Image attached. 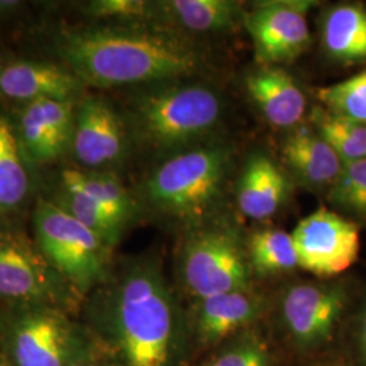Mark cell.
<instances>
[{
	"mask_svg": "<svg viewBox=\"0 0 366 366\" xmlns=\"http://www.w3.org/2000/svg\"><path fill=\"white\" fill-rule=\"evenodd\" d=\"M92 323L110 366H182L189 322L159 262L137 258L110 275L94 296Z\"/></svg>",
	"mask_w": 366,
	"mask_h": 366,
	"instance_id": "1",
	"label": "cell"
},
{
	"mask_svg": "<svg viewBox=\"0 0 366 366\" xmlns=\"http://www.w3.org/2000/svg\"><path fill=\"white\" fill-rule=\"evenodd\" d=\"M57 52L83 84L101 89L177 81L204 66L190 41L140 24L69 30L57 39Z\"/></svg>",
	"mask_w": 366,
	"mask_h": 366,
	"instance_id": "2",
	"label": "cell"
},
{
	"mask_svg": "<svg viewBox=\"0 0 366 366\" xmlns=\"http://www.w3.org/2000/svg\"><path fill=\"white\" fill-rule=\"evenodd\" d=\"M222 117V98L213 89L169 81L137 97L132 124L145 145L175 155L208 136Z\"/></svg>",
	"mask_w": 366,
	"mask_h": 366,
	"instance_id": "3",
	"label": "cell"
},
{
	"mask_svg": "<svg viewBox=\"0 0 366 366\" xmlns=\"http://www.w3.org/2000/svg\"><path fill=\"white\" fill-rule=\"evenodd\" d=\"M229 160V149L222 144L189 148L171 155L147 178L145 201L192 228L201 225L222 197Z\"/></svg>",
	"mask_w": 366,
	"mask_h": 366,
	"instance_id": "4",
	"label": "cell"
},
{
	"mask_svg": "<svg viewBox=\"0 0 366 366\" xmlns=\"http://www.w3.org/2000/svg\"><path fill=\"white\" fill-rule=\"evenodd\" d=\"M36 242L45 259L79 293L99 288L110 277L112 247L53 201L34 210Z\"/></svg>",
	"mask_w": 366,
	"mask_h": 366,
	"instance_id": "5",
	"label": "cell"
},
{
	"mask_svg": "<svg viewBox=\"0 0 366 366\" xmlns=\"http://www.w3.org/2000/svg\"><path fill=\"white\" fill-rule=\"evenodd\" d=\"M179 278L193 300L252 288L246 243L228 224L193 227L179 251Z\"/></svg>",
	"mask_w": 366,
	"mask_h": 366,
	"instance_id": "6",
	"label": "cell"
},
{
	"mask_svg": "<svg viewBox=\"0 0 366 366\" xmlns=\"http://www.w3.org/2000/svg\"><path fill=\"white\" fill-rule=\"evenodd\" d=\"M9 366H71L90 343L89 337L54 305H18L0 327Z\"/></svg>",
	"mask_w": 366,
	"mask_h": 366,
	"instance_id": "7",
	"label": "cell"
},
{
	"mask_svg": "<svg viewBox=\"0 0 366 366\" xmlns=\"http://www.w3.org/2000/svg\"><path fill=\"white\" fill-rule=\"evenodd\" d=\"M346 301V290L335 284L290 285L280 299L278 314L292 346L301 353L323 347L335 332Z\"/></svg>",
	"mask_w": 366,
	"mask_h": 366,
	"instance_id": "8",
	"label": "cell"
},
{
	"mask_svg": "<svg viewBox=\"0 0 366 366\" xmlns=\"http://www.w3.org/2000/svg\"><path fill=\"white\" fill-rule=\"evenodd\" d=\"M299 267L317 277L338 275L358 259L360 228L338 213L320 207L292 232Z\"/></svg>",
	"mask_w": 366,
	"mask_h": 366,
	"instance_id": "9",
	"label": "cell"
},
{
	"mask_svg": "<svg viewBox=\"0 0 366 366\" xmlns=\"http://www.w3.org/2000/svg\"><path fill=\"white\" fill-rule=\"evenodd\" d=\"M63 281L37 244L18 232L0 231V299L57 307Z\"/></svg>",
	"mask_w": 366,
	"mask_h": 366,
	"instance_id": "10",
	"label": "cell"
},
{
	"mask_svg": "<svg viewBox=\"0 0 366 366\" xmlns=\"http://www.w3.org/2000/svg\"><path fill=\"white\" fill-rule=\"evenodd\" d=\"M314 4L305 0L263 1L246 14L244 25L261 63L290 61L307 49L311 42L307 15Z\"/></svg>",
	"mask_w": 366,
	"mask_h": 366,
	"instance_id": "11",
	"label": "cell"
},
{
	"mask_svg": "<svg viewBox=\"0 0 366 366\" xmlns=\"http://www.w3.org/2000/svg\"><path fill=\"white\" fill-rule=\"evenodd\" d=\"M264 311L266 299L254 288L201 299L187 320L190 338L201 349L219 347L236 334L257 326Z\"/></svg>",
	"mask_w": 366,
	"mask_h": 366,
	"instance_id": "12",
	"label": "cell"
},
{
	"mask_svg": "<svg viewBox=\"0 0 366 366\" xmlns=\"http://www.w3.org/2000/svg\"><path fill=\"white\" fill-rule=\"evenodd\" d=\"M124 119L106 99L87 97L75 116L72 151L84 167L99 169L121 160L128 144Z\"/></svg>",
	"mask_w": 366,
	"mask_h": 366,
	"instance_id": "13",
	"label": "cell"
},
{
	"mask_svg": "<svg viewBox=\"0 0 366 366\" xmlns=\"http://www.w3.org/2000/svg\"><path fill=\"white\" fill-rule=\"evenodd\" d=\"M72 101L41 99L27 104L19 118L16 137L27 163H51L71 145L75 129Z\"/></svg>",
	"mask_w": 366,
	"mask_h": 366,
	"instance_id": "14",
	"label": "cell"
},
{
	"mask_svg": "<svg viewBox=\"0 0 366 366\" xmlns=\"http://www.w3.org/2000/svg\"><path fill=\"white\" fill-rule=\"evenodd\" d=\"M83 87L81 80L66 66L39 61H15L3 66L0 95L36 102L41 99L72 101Z\"/></svg>",
	"mask_w": 366,
	"mask_h": 366,
	"instance_id": "15",
	"label": "cell"
},
{
	"mask_svg": "<svg viewBox=\"0 0 366 366\" xmlns=\"http://www.w3.org/2000/svg\"><path fill=\"white\" fill-rule=\"evenodd\" d=\"M246 90L266 121L275 128H296L307 109L304 92L280 66H264L246 78Z\"/></svg>",
	"mask_w": 366,
	"mask_h": 366,
	"instance_id": "16",
	"label": "cell"
},
{
	"mask_svg": "<svg viewBox=\"0 0 366 366\" xmlns=\"http://www.w3.org/2000/svg\"><path fill=\"white\" fill-rule=\"evenodd\" d=\"M282 157L301 182L311 187L334 184L343 163L322 136L308 127H296L282 144Z\"/></svg>",
	"mask_w": 366,
	"mask_h": 366,
	"instance_id": "17",
	"label": "cell"
},
{
	"mask_svg": "<svg viewBox=\"0 0 366 366\" xmlns=\"http://www.w3.org/2000/svg\"><path fill=\"white\" fill-rule=\"evenodd\" d=\"M287 177L266 155L249 157L237 186V205L252 220L274 214L288 194Z\"/></svg>",
	"mask_w": 366,
	"mask_h": 366,
	"instance_id": "18",
	"label": "cell"
},
{
	"mask_svg": "<svg viewBox=\"0 0 366 366\" xmlns=\"http://www.w3.org/2000/svg\"><path fill=\"white\" fill-rule=\"evenodd\" d=\"M160 18L193 33H225L234 30L246 14L231 0L157 1Z\"/></svg>",
	"mask_w": 366,
	"mask_h": 366,
	"instance_id": "19",
	"label": "cell"
},
{
	"mask_svg": "<svg viewBox=\"0 0 366 366\" xmlns=\"http://www.w3.org/2000/svg\"><path fill=\"white\" fill-rule=\"evenodd\" d=\"M323 44L340 61L366 59V10L353 4L332 9L323 24Z\"/></svg>",
	"mask_w": 366,
	"mask_h": 366,
	"instance_id": "20",
	"label": "cell"
},
{
	"mask_svg": "<svg viewBox=\"0 0 366 366\" xmlns=\"http://www.w3.org/2000/svg\"><path fill=\"white\" fill-rule=\"evenodd\" d=\"M60 184L76 189L92 198L101 208L109 212L125 227L134 214L136 205L129 192L114 175L101 171L64 170Z\"/></svg>",
	"mask_w": 366,
	"mask_h": 366,
	"instance_id": "21",
	"label": "cell"
},
{
	"mask_svg": "<svg viewBox=\"0 0 366 366\" xmlns=\"http://www.w3.org/2000/svg\"><path fill=\"white\" fill-rule=\"evenodd\" d=\"M26 164L13 125L0 117V213L16 209L26 199Z\"/></svg>",
	"mask_w": 366,
	"mask_h": 366,
	"instance_id": "22",
	"label": "cell"
},
{
	"mask_svg": "<svg viewBox=\"0 0 366 366\" xmlns=\"http://www.w3.org/2000/svg\"><path fill=\"white\" fill-rule=\"evenodd\" d=\"M246 247L252 274H282L299 267L293 237L285 231L259 229L249 236Z\"/></svg>",
	"mask_w": 366,
	"mask_h": 366,
	"instance_id": "23",
	"label": "cell"
},
{
	"mask_svg": "<svg viewBox=\"0 0 366 366\" xmlns=\"http://www.w3.org/2000/svg\"><path fill=\"white\" fill-rule=\"evenodd\" d=\"M311 118L317 133L343 164L366 159V125L332 114L322 107H315Z\"/></svg>",
	"mask_w": 366,
	"mask_h": 366,
	"instance_id": "24",
	"label": "cell"
},
{
	"mask_svg": "<svg viewBox=\"0 0 366 366\" xmlns=\"http://www.w3.org/2000/svg\"><path fill=\"white\" fill-rule=\"evenodd\" d=\"M53 202H56L78 222L92 229L95 235L99 236L112 249L117 244L127 228L109 212L94 202L92 198L64 184H60V192Z\"/></svg>",
	"mask_w": 366,
	"mask_h": 366,
	"instance_id": "25",
	"label": "cell"
},
{
	"mask_svg": "<svg viewBox=\"0 0 366 366\" xmlns=\"http://www.w3.org/2000/svg\"><path fill=\"white\" fill-rule=\"evenodd\" d=\"M207 366H274V361L269 340L254 326L224 342Z\"/></svg>",
	"mask_w": 366,
	"mask_h": 366,
	"instance_id": "26",
	"label": "cell"
},
{
	"mask_svg": "<svg viewBox=\"0 0 366 366\" xmlns=\"http://www.w3.org/2000/svg\"><path fill=\"white\" fill-rule=\"evenodd\" d=\"M316 95L330 113L366 125V71L319 89Z\"/></svg>",
	"mask_w": 366,
	"mask_h": 366,
	"instance_id": "27",
	"label": "cell"
},
{
	"mask_svg": "<svg viewBox=\"0 0 366 366\" xmlns=\"http://www.w3.org/2000/svg\"><path fill=\"white\" fill-rule=\"evenodd\" d=\"M330 201L366 220V159L343 164L331 186Z\"/></svg>",
	"mask_w": 366,
	"mask_h": 366,
	"instance_id": "28",
	"label": "cell"
},
{
	"mask_svg": "<svg viewBox=\"0 0 366 366\" xmlns=\"http://www.w3.org/2000/svg\"><path fill=\"white\" fill-rule=\"evenodd\" d=\"M86 10L92 18L116 21L119 25L143 24L160 18L159 3L144 0H95L86 6Z\"/></svg>",
	"mask_w": 366,
	"mask_h": 366,
	"instance_id": "29",
	"label": "cell"
},
{
	"mask_svg": "<svg viewBox=\"0 0 366 366\" xmlns=\"http://www.w3.org/2000/svg\"><path fill=\"white\" fill-rule=\"evenodd\" d=\"M71 366H110L105 354L101 350V347L97 345L95 340H90V343L84 349V352L80 354L78 360Z\"/></svg>",
	"mask_w": 366,
	"mask_h": 366,
	"instance_id": "30",
	"label": "cell"
},
{
	"mask_svg": "<svg viewBox=\"0 0 366 366\" xmlns=\"http://www.w3.org/2000/svg\"><path fill=\"white\" fill-rule=\"evenodd\" d=\"M358 345H360L361 358L366 366V308L360 323V330H358Z\"/></svg>",
	"mask_w": 366,
	"mask_h": 366,
	"instance_id": "31",
	"label": "cell"
},
{
	"mask_svg": "<svg viewBox=\"0 0 366 366\" xmlns=\"http://www.w3.org/2000/svg\"><path fill=\"white\" fill-rule=\"evenodd\" d=\"M0 366H9L7 365V362H6V360H4L3 357H0Z\"/></svg>",
	"mask_w": 366,
	"mask_h": 366,
	"instance_id": "32",
	"label": "cell"
},
{
	"mask_svg": "<svg viewBox=\"0 0 366 366\" xmlns=\"http://www.w3.org/2000/svg\"><path fill=\"white\" fill-rule=\"evenodd\" d=\"M1 69H3V66H1V64H0V74H1Z\"/></svg>",
	"mask_w": 366,
	"mask_h": 366,
	"instance_id": "33",
	"label": "cell"
},
{
	"mask_svg": "<svg viewBox=\"0 0 366 366\" xmlns=\"http://www.w3.org/2000/svg\"><path fill=\"white\" fill-rule=\"evenodd\" d=\"M199 366H207V364H204V365H199Z\"/></svg>",
	"mask_w": 366,
	"mask_h": 366,
	"instance_id": "34",
	"label": "cell"
}]
</instances>
